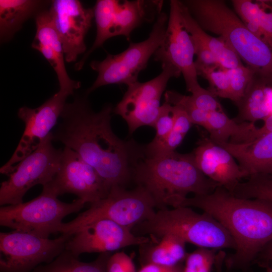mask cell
I'll use <instances>...</instances> for the list:
<instances>
[{
  "instance_id": "1",
  "label": "cell",
  "mask_w": 272,
  "mask_h": 272,
  "mask_svg": "<svg viewBox=\"0 0 272 272\" xmlns=\"http://www.w3.org/2000/svg\"><path fill=\"white\" fill-rule=\"evenodd\" d=\"M88 95L74 94L72 101L65 103L60 122L52 132L53 141L62 143L93 167L109 191L115 186L125 187L134 166L145 155V145L116 135L111 126L112 106L106 104L96 112Z\"/></svg>"
},
{
  "instance_id": "2",
  "label": "cell",
  "mask_w": 272,
  "mask_h": 272,
  "mask_svg": "<svg viewBox=\"0 0 272 272\" xmlns=\"http://www.w3.org/2000/svg\"><path fill=\"white\" fill-rule=\"evenodd\" d=\"M179 207L201 210L230 233L236 249L225 257L224 264L228 269L245 271L272 240V202L238 197L218 186L209 194L185 197Z\"/></svg>"
},
{
  "instance_id": "3",
  "label": "cell",
  "mask_w": 272,
  "mask_h": 272,
  "mask_svg": "<svg viewBox=\"0 0 272 272\" xmlns=\"http://www.w3.org/2000/svg\"><path fill=\"white\" fill-rule=\"evenodd\" d=\"M132 180L148 192L158 210L179 207L188 194H209L220 186L199 170L192 153L175 151L145 155L134 166Z\"/></svg>"
},
{
  "instance_id": "4",
  "label": "cell",
  "mask_w": 272,
  "mask_h": 272,
  "mask_svg": "<svg viewBox=\"0 0 272 272\" xmlns=\"http://www.w3.org/2000/svg\"><path fill=\"white\" fill-rule=\"evenodd\" d=\"M181 2L201 28L226 41L256 75L272 80V48L251 33L225 1Z\"/></svg>"
},
{
  "instance_id": "5",
  "label": "cell",
  "mask_w": 272,
  "mask_h": 272,
  "mask_svg": "<svg viewBox=\"0 0 272 272\" xmlns=\"http://www.w3.org/2000/svg\"><path fill=\"white\" fill-rule=\"evenodd\" d=\"M131 231L137 236L149 235L154 238L172 234L198 247L236 249L233 238L219 222L209 214H199L190 207L159 210Z\"/></svg>"
},
{
  "instance_id": "6",
  "label": "cell",
  "mask_w": 272,
  "mask_h": 272,
  "mask_svg": "<svg viewBox=\"0 0 272 272\" xmlns=\"http://www.w3.org/2000/svg\"><path fill=\"white\" fill-rule=\"evenodd\" d=\"M155 203L148 192L136 186L131 190L112 187L104 198L90 204L89 208L67 223H62L56 232L71 235L82 227L98 220L108 219L130 230L151 218Z\"/></svg>"
},
{
  "instance_id": "7",
  "label": "cell",
  "mask_w": 272,
  "mask_h": 272,
  "mask_svg": "<svg viewBox=\"0 0 272 272\" xmlns=\"http://www.w3.org/2000/svg\"><path fill=\"white\" fill-rule=\"evenodd\" d=\"M86 203L77 198L64 202L57 196L42 189L33 199L0 208V225L19 232L48 238L66 216L80 211Z\"/></svg>"
},
{
  "instance_id": "8",
  "label": "cell",
  "mask_w": 272,
  "mask_h": 272,
  "mask_svg": "<svg viewBox=\"0 0 272 272\" xmlns=\"http://www.w3.org/2000/svg\"><path fill=\"white\" fill-rule=\"evenodd\" d=\"M168 17L164 12L156 18L149 37L140 42H131L125 50L117 54H108L102 61L94 60L91 67L98 73L96 80L86 92L110 84L128 86L138 81L141 71L161 45L167 28Z\"/></svg>"
},
{
  "instance_id": "9",
  "label": "cell",
  "mask_w": 272,
  "mask_h": 272,
  "mask_svg": "<svg viewBox=\"0 0 272 272\" xmlns=\"http://www.w3.org/2000/svg\"><path fill=\"white\" fill-rule=\"evenodd\" d=\"M51 132L31 153L15 165L1 183L0 205L23 202L27 192L35 185L42 186L50 181L59 166L62 150L52 144Z\"/></svg>"
},
{
  "instance_id": "10",
  "label": "cell",
  "mask_w": 272,
  "mask_h": 272,
  "mask_svg": "<svg viewBox=\"0 0 272 272\" xmlns=\"http://www.w3.org/2000/svg\"><path fill=\"white\" fill-rule=\"evenodd\" d=\"M71 235L50 239L13 231L0 233V272H32L53 261L65 248Z\"/></svg>"
},
{
  "instance_id": "11",
  "label": "cell",
  "mask_w": 272,
  "mask_h": 272,
  "mask_svg": "<svg viewBox=\"0 0 272 272\" xmlns=\"http://www.w3.org/2000/svg\"><path fill=\"white\" fill-rule=\"evenodd\" d=\"M162 68L161 73L153 79L127 86L122 99L113 110L126 122L130 134L142 126L154 127L161 110V98L169 81L181 75L172 65H162Z\"/></svg>"
},
{
  "instance_id": "12",
  "label": "cell",
  "mask_w": 272,
  "mask_h": 272,
  "mask_svg": "<svg viewBox=\"0 0 272 272\" xmlns=\"http://www.w3.org/2000/svg\"><path fill=\"white\" fill-rule=\"evenodd\" d=\"M42 189L57 196L74 194L89 204L105 198L109 192L96 170L66 147L62 150L56 173Z\"/></svg>"
},
{
  "instance_id": "13",
  "label": "cell",
  "mask_w": 272,
  "mask_h": 272,
  "mask_svg": "<svg viewBox=\"0 0 272 272\" xmlns=\"http://www.w3.org/2000/svg\"><path fill=\"white\" fill-rule=\"evenodd\" d=\"M70 95L69 92L59 89L37 108H19L18 116L24 122L25 129L11 158L1 168V173L8 175L15 165L39 146L57 123Z\"/></svg>"
},
{
  "instance_id": "14",
  "label": "cell",
  "mask_w": 272,
  "mask_h": 272,
  "mask_svg": "<svg viewBox=\"0 0 272 272\" xmlns=\"http://www.w3.org/2000/svg\"><path fill=\"white\" fill-rule=\"evenodd\" d=\"M194 48L190 35L184 27L179 1L170 3V13L163 40L154 54V60L162 65L171 64L183 75L187 91L192 93L201 86L193 59Z\"/></svg>"
},
{
  "instance_id": "15",
  "label": "cell",
  "mask_w": 272,
  "mask_h": 272,
  "mask_svg": "<svg viewBox=\"0 0 272 272\" xmlns=\"http://www.w3.org/2000/svg\"><path fill=\"white\" fill-rule=\"evenodd\" d=\"M150 238L134 235L131 230L108 220L92 222L71 235L65 249L79 257L85 253H106L140 245Z\"/></svg>"
},
{
  "instance_id": "16",
  "label": "cell",
  "mask_w": 272,
  "mask_h": 272,
  "mask_svg": "<svg viewBox=\"0 0 272 272\" xmlns=\"http://www.w3.org/2000/svg\"><path fill=\"white\" fill-rule=\"evenodd\" d=\"M49 11L61 40L65 60L75 62L86 50L85 36L94 17V10L78 0H53Z\"/></svg>"
},
{
  "instance_id": "17",
  "label": "cell",
  "mask_w": 272,
  "mask_h": 272,
  "mask_svg": "<svg viewBox=\"0 0 272 272\" xmlns=\"http://www.w3.org/2000/svg\"><path fill=\"white\" fill-rule=\"evenodd\" d=\"M191 153L199 170L229 192L241 179L248 177L232 155L210 138L199 140Z\"/></svg>"
},
{
  "instance_id": "18",
  "label": "cell",
  "mask_w": 272,
  "mask_h": 272,
  "mask_svg": "<svg viewBox=\"0 0 272 272\" xmlns=\"http://www.w3.org/2000/svg\"><path fill=\"white\" fill-rule=\"evenodd\" d=\"M36 32L32 47L39 51L55 71L59 89L72 95L81 86L79 81L71 79L66 71L62 45L55 29L49 10L46 9L35 17Z\"/></svg>"
},
{
  "instance_id": "19",
  "label": "cell",
  "mask_w": 272,
  "mask_h": 272,
  "mask_svg": "<svg viewBox=\"0 0 272 272\" xmlns=\"http://www.w3.org/2000/svg\"><path fill=\"white\" fill-rule=\"evenodd\" d=\"M217 144L232 155L248 177L255 174L272 177V131L246 143Z\"/></svg>"
},
{
  "instance_id": "20",
  "label": "cell",
  "mask_w": 272,
  "mask_h": 272,
  "mask_svg": "<svg viewBox=\"0 0 272 272\" xmlns=\"http://www.w3.org/2000/svg\"><path fill=\"white\" fill-rule=\"evenodd\" d=\"M272 80L255 75L243 97L236 104L238 113L236 122L255 123L272 114Z\"/></svg>"
},
{
  "instance_id": "21",
  "label": "cell",
  "mask_w": 272,
  "mask_h": 272,
  "mask_svg": "<svg viewBox=\"0 0 272 272\" xmlns=\"http://www.w3.org/2000/svg\"><path fill=\"white\" fill-rule=\"evenodd\" d=\"M186 242L172 234H164L139 245V262L142 266L157 264L175 266L184 263L187 252Z\"/></svg>"
},
{
  "instance_id": "22",
  "label": "cell",
  "mask_w": 272,
  "mask_h": 272,
  "mask_svg": "<svg viewBox=\"0 0 272 272\" xmlns=\"http://www.w3.org/2000/svg\"><path fill=\"white\" fill-rule=\"evenodd\" d=\"M50 3L39 0H0L1 42L10 41L25 21L35 17Z\"/></svg>"
},
{
  "instance_id": "23",
  "label": "cell",
  "mask_w": 272,
  "mask_h": 272,
  "mask_svg": "<svg viewBox=\"0 0 272 272\" xmlns=\"http://www.w3.org/2000/svg\"><path fill=\"white\" fill-rule=\"evenodd\" d=\"M231 3L247 28L272 48V7L265 1L232 0Z\"/></svg>"
},
{
  "instance_id": "24",
  "label": "cell",
  "mask_w": 272,
  "mask_h": 272,
  "mask_svg": "<svg viewBox=\"0 0 272 272\" xmlns=\"http://www.w3.org/2000/svg\"><path fill=\"white\" fill-rule=\"evenodd\" d=\"M179 5L182 23L186 30L192 38L198 41L212 52L222 67L229 69L244 65L226 41L221 37L209 35L200 27L181 1H179Z\"/></svg>"
},
{
  "instance_id": "25",
  "label": "cell",
  "mask_w": 272,
  "mask_h": 272,
  "mask_svg": "<svg viewBox=\"0 0 272 272\" xmlns=\"http://www.w3.org/2000/svg\"><path fill=\"white\" fill-rule=\"evenodd\" d=\"M256 127L253 123L236 122L230 118L224 111L208 112L207 130L210 133L209 138L216 143H248Z\"/></svg>"
},
{
  "instance_id": "26",
  "label": "cell",
  "mask_w": 272,
  "mask_h": 272,
  "mask_svg": "<svg viewBox=\"0 0 272 272\" xmlns=\"http://www.w3.org/2000/svg\"><path fill=\"white\" fill-rule=\"evenodd\" d=\"M111 252L100 253L91 262H83L65 249L53 261L41 264L32 272H107Z\"/></svg>"
},
{
  "instance_id": "27",
  "label": "cell",
  "mask_w": 272,
  "mask_h": 272,
  "mask_svg": "<svg viewBox=\"0 0 272 272\" xmlns=\"http://www.w3.org/2000/svg\"><path fill=\"white\" fill-rule=\"evenodd\" d=\"M234 196L243 198H258L272 202V177L255 174L245 182H240L231 192Z\"/></svg>"
},
{
  "instance_id": "28",
  "label": "cell",
  "mask_w": 272,
  "mask_h": 272,
  "mask_svg": "<svg viewBox=\"0 0 272 272\" xmlns=\"http://www.w3.org/2000/svg\"><path fill=\"white\" fill-rule=\"evenodd\" d=\"M173 125L172 105L165 101L161 105L160 114L154 127L156 129V135L151 143L145 145L146 156H152L157 152L172 131Z\"/></svg>"
},
{
  "instance_id": "29",
  "label": "cell",
  "mask_w": 272,
  "mask_h": 272,
  "mask_svg": "<svg viewBox=\"0 0 272 272\" xmlns=\"http://www.w3.org/2000/svg\"><path fill=\"white\" fill-rule=\"evenodd\" d=\"M195 67L197 75L208 81L209 91L216 97L229 99L230 83L226 69L220 65H195Z\"/></svg>"
},
{
  "instance_id": "30",
  "label": "cell",
  "mask_w": 272,
  "mask_h": 272,
  "mask_svg": "<svg viewBox=\"0 0 272 272\" xmlns=\"http://www.w3.org/2000/svg\"><path fill=\"white\" fill-rule=\"evenodd\" d=\"M230 83L229 99L236 104L243 97L255 72L244 65L235 68L226 69Z\"/></svg>"
},
{
  "instance_id": "31",
  "label": "cell",
  "mask_w": 272,
  "mask_h": 272,
  "mask_svg": "<svg viewBox=\"0 0 272 272\" xmlns=\"http://www.w3.org/2000/svg\"><path fill=\"white\" fill-rule=\"evenodd\" d=\"M165 101L176 105L187 114L192 124L203 127L206 130L208 127V112L197 108L191 101L189 96L182 95L177 92L168 90L164 94Z\"/></svg>"
},
{
  "instance_id": "32",
  "label": "cell",
  "mask_w": 272,
  "mask_h": 272,
  "mask_svg": "<svg viewBox=\"0 0 272 272\" xmlns=\"http://www.w3.org/2000/svg\"><path fill=\"white\" fill-rule=\"evenodd\" d=\"M218 250L198 247L186 257L183 272H212Z\"/></svg>"
},
{
  "instance_id": "33",
  "label": "cell",
  "mask_w": 272,
  "mask_h": 272,
  "mask_svg": "<svg viewBox=\"0 0 272 272\" xmlns=\"http://www.w3.org/2000/svg\"><path fill=\"white\" fill-rule=\"evenodd\" d=\"M192 103L198 108L207 112L223 111L219 101L210 91L200 87L189 96Z\"/></svg>"
},
{
  "instance_id": "34",
  "label": "cell",
  "mask_w": 272,
  "mask_h": 272,
  "mask_svg": "<svg viewBox=\"0 0 272 272\" xmlns=\"http://www.w3.org/2000/svg\"><path fill=\"white\" fill-rule=\"evenodd\" d=\"M107 272H137L132 258L123 251L112 254L106 266Z\"/></svg>"
},
{
  "instance_id": "35",
  "label": "cell",
  "mask_w": 272,
  "mask_h": 272,
  "mask_svg": "<svg viewBox=\"0 0 272 272\" xmlns=\"http://www.w3.org/2000/svg\"><path fill=\"white\" fill-rule=\"evenodd\" d=\"M184 264L168 266L157 264H147L141 266L137 272H183Z\"/></svg>"
},
{
  "instance_id": "36",
  "label": "cell",
  "mask_w": 272,
  "mask_h": 272,
  "mask_svg": "<svg viewBox=\"0 0 272 272\" xmlns=\"http://www.w3.org/2000/svg\"><path fill=\"white\" fill-rule=\"evenodd\" d=\"M263 121L264 123L260 127H256L255 128L252 135L251 142L272 131V115L269 116Z\"/></svg>"
},
{
  "instance_id": "37",
  "label": "cell",
  "mask_w": 272,
  "mask_h": 272,
  "mask_svg": "<svg viewBox=\"0 0 272 272\" xmlns=\"http://www.w3.org/2000/svg\"><path fill=\"white\" fill-rule=\"evenodd\" d=\"M258 256L264 260L261 265L265 266L270 263L272 264V240L262 248L257 256Z\"/></svg>"
},
{
  "instance_id": "38",
  "label": "cell",
  "mask_w": 272,
  "mask_h": 272,
  "mask_svg": "<svg viewBox=\"0 0 272 272\" xmlns=\"http://www.w3.org/2000/svg\"><path fill=\"white\" fill-rule=\"evenodd\" d=\"M265 267H266V272H272V265H266Z\"/></svg>"
},
{
  "instance_id": "39",
  "label": "cell",
  "mask_w": 272,
  "mask_h": 272,
  "mask_svg": "<svg viewBox=\"0 0 272 272\" xmlns=\"http://www.w3.org/2000/svg\"><path fill=\"white\" fill-rule=\"evenodd\" d=\"M265 2L272 7V0H267Z\"/></svg>"
}]
</instances>
